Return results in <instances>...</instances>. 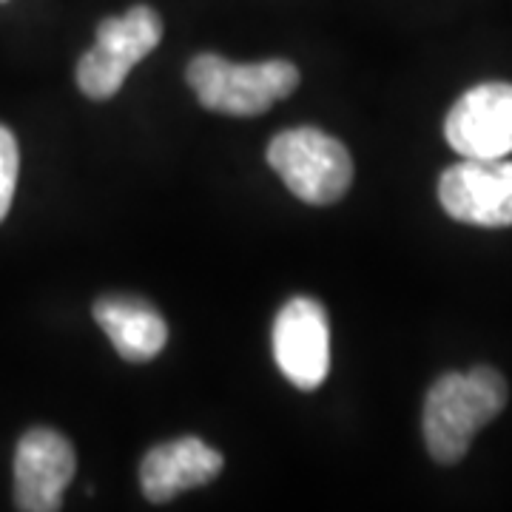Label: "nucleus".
<instances>
[{"label":"nucleus","mask_w":512,"mask_h":512,"mask_svg":"<svg viewBox=\"0 0 512 512\" xmlns=\"http://www.w3.org/2000/svg\"><path fill=\"white\" fill-rule=\"evenodd\" d=\"M163 40V20L151 6H134L126 15L97 26L94 46L77 63V86L92 100H111L128 72Z\"/></svg>","instance_id":"4"},{"label":"nucleus","mask_w":512,"mask_h":512,"mask_svg":"<svg viewBox=\"0 0 512 512\" xmlns=\"http://www.w3.org/2000/svg\"><path fill=\"white\" fill-rule=\"evenodd\" d=\"M20 151L15 134L6 126H0V222L6 220L9 205L15 197V185H18Z\"/></svg>","instance_id":"11"},{"label":"nucleus","mask_w":512,"mask_h":512,"mask_svg":"<svg viewBox=\"0 0 512 512\" xmlns=\"http://www.w3.org/2000/svg\"><path fill=\"white\" fill-rule=\"evenodd\" d=\"M94 319L111 339L114 350L134 365L160 356L168 342L165 319L137 296H103L94 302Z\"/></svg>","instance_id":"10"},{"label":"nucleus","mask_w":512,"mask_h":512,"mask_svg":"<svg viewBox=\"0 0 512 512\" xmlns=\"http://www.w3.org/2000/svg\"><path fill=\"white\" fill-rule=\"evenodd\" d=\"M441 208L478 228L512 225V160H461L439 177Z\"/></svg>","instance_id":"6"},{"label":"nucleus","mask_w":512,"mask_h":512,"mask_svg":"<svg viewBox=\"0 0 512 512\" xmlns=\"http://www.w3.org/2000/svg\"><path fill=\"white\" fill-rule=\"evenodd\" d=\"M77 456L66 436L49 427L23 433L15 453V507L23 512H55L72 484Z\"/></svg>","instance_id":"8"},{"label":"nucleus","mask_w":512,"mask_h":512,"mask_svg":"<svg viewBox=\"0 0 512 512\" xmlns=\"http://www.w3.org/2000/svg\"><path fill=\"white\" fill-rule=\"evenodd\" d=\"M0 3H3V0H0Z\"/></svg>","instance_id":"12"},{"label":"nucleus","mask_w":512,"mask_h":512,"mask_svg":"<svg viewBox=\"0 0 512 512\" xmlns=\"http://www.w3.org/2000/svg\"><path fill=\"white\" fill-rule=\"evenodd\" d=\"M274 359L279 373L311 393L330 373V325L325 308L311 296H293L274 322Z\"/></svg>","instance_id":"5"},{"label":"nucleus","mask_w":512,"mask_h":512,"mask_svg":"<svg viewBox=\"0 0 512 512\" xmlns=\"http://www.w3.org/2000/svg\"><path fill=\"white\" fill-rule=\"evenodd\" d=\"M268 163L299 200L311 205L339 202L353 183L348 148L311 126L276 134L268 146Z\"/></svg>","instance_id":"3"},{"label":"nucleus","mask_w":512,"mask_h":512,"mask_svg":"<svg viewBox=\"0 0 512 512\" xmlns=\"http://www.w3.org/2000/svg\"><path fill=\"white\" fill-rule=\"evenodd\" d=\"M188 86L194 89L202 109L231 117H256L291 97L299 86V69L288 60L231 63L205 52L188 63Z\"/></svg>","instance_id":"2"},{"label":"nucleus","mask_w":512,"mask_h":512,"mask_svg":"<svg viewBox=\"0 0 512 512\" xmlns=\"http://www.w3.org/2000/svg\"><path fill=\"white\" fill-rule=\"evenodd\" d=\"M507 382L495 367L444 373L424 399V444L439 464H458L476 433L504 410Z\"/></svg>","instance_id":"1"},{"label":"nucleus","mask_w":512,"mask_h":512,"mask_svg":"<svg viewBox=\"0 0 512 512\" xmlns=\"http://www.w3.org/2000/svg\"><path fill=\"white\" fill-rule=\"evenodd\" d=\"M222 453L197 436L165 441L148 450L140 464V487L154 504H165L185 490L202 487L220 476Z\"/></svg>","instance_id":"9"},{"label":"nucleus","mask_w":512,"mask_h":512,"mask_svg":"<svg viewBox=\"0 0 512 512\" xmlns=\"http://www.w3.org/2000/svg\"><path fill=\"white\" fill-rule=\"evenodd\" d=\"M444 137L467 160L510 157L512 83H481L461 94L444 120Z\"/></svg>","instance_id":"7"}]
</instances>
